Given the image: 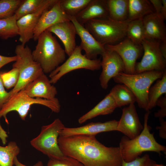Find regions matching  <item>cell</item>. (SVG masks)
<instances>
[{"instance_id": "obj_1", "label": "cell", "mask_w": 166, "mask_h": 166, "mask_svg": "<svg viewBox=\"0 0 166 166\" xmlns=\"http://www.w3.org/2000/svg\"><path fill=\"white\" fill-rule=\"evenodd\" d=\"M59 147L64 154L84 166H121L123 160L120 148L106 146L95 136H59Z\"/></svg>"}, {"instance_id": "obj_2", "label": "cell", "mask_w": 166, "mask_h": 166, "mask_svg": "<svg viewBox=\"0 0 166 166\" xmlns=\"http://www.w3.org/2000/svg\"><path fill=\"white\" fill-rule=\"evenodd\" d=\"M32 55L44 73H50L65 60L66 53L51 32L46 30L39 36Z\"/></svg>"}, {"instance_id": "obj_3", "label": "cell", "mask_w": 166, "mask_h": 166, "mask_svg": "<svg viewBox=\"0 0 166 166\" xmlns=\"http://www.w3.org/2000/svg\"><path fill=\"white\" fill-rule=\"evenodd\" d=\"M150 113L148 111L145 113L144 128L138 136L132 139L125 136L121 138L119 147L125 161H132L146 151L155 152L160 155L161 152H166V147L158 143L153 133L150 132L151 128L148 123Z\"/></svg>"}, {"instance_id": "obj_4", "label": "cell", "mask_w": 166, "mask_h": 166, "mask_svg": "<svg viewBox=\"0 0 166 166\" xmlns=\"http://www.w3.org/2000/svg\"><path fill=\"white\" fill-rule=\"evenodd\" d=\"M164 72L153 70L133 74L122 72L113 78L115 82L128 87L135 95L139 107L147 112L151 86L156 80L162 77Z\"/></svg>"}, {"instance_id": "obj_5", "label": "cell", "mask_w": 166, "mask_h": 166, "mask_svg": "<svg viewBox=\"0 0 166 166\" xmlns=\"http://www.w3.org/2000/svg\"><path fill=\"white\" fill-rule=\"evenodd\" d=\"M128 19L117 21L109 17L89 21L84 26L96 40L103 46L118 43L126 37Z\"/></svg>"}, {"instance_id": "obj_6", "label": "cell", "mask_w": 166, "mask_h": 166, "mask_svg": "<svg viewBox=\"0 0 166 166\" xmlns=\"http://www.w3.org/2000/svg\"><path fill=\"white\" fill-rule=\"evenodd\" d=\"M15 52L17 58L12 67L18 69L19 78L17 85L9 92L10 98L44 73L40 65L34 60L32 51L28 45H17Z\"/></svg>"}, {"instance_id": "obj_7", "label": "cell", "mask_w": 166, "mask_h": 166, "mask_svg": "<svg viewBox=\"0 0 166 166\" xmlns=\"http://www.w3.org/2000/svg\"><path fill=\"white\" fill-rule=\"evenodd\" d=\"M34 104L46 106L57 113L59 112L61 109L59 101L57 98L53 100L33 98L28 96L22 89L12 96L3 105L0 110V118L3 117L8 124L7 114L10 112L15 111L21 119L25 121L31 106Z\"/></svg>"}, {"instance_id": "obj_8", "label": "cell", "mask_w": 166, "mask_h": 166, "mask_svg": "<svg viewBox=\"0 0 166 166\" xmlns=\"http://www.w3.org/2000/svg\"><path fill=\"white\" fill-rule=\"evenodd\" d=\"M65 127L59 118L49 124L42 126L39 134L30 141L31 145L49 159H64L66 156L61 151L58 139L60 132Z\"/></svg>"}, {"instance_id": "obj_9", "label": "cell", "mask_w": 166, "mask_h": 166, "mask_svg": "<svg viewBox=\"0 0 166 166\" xmlns=\"http://www.w3.org/2000/svg\"><path fill=\"white\" fill-rule=\"evenodd\" d=\"M80 45H77L69 57L61 65L50 73L51 84H55L63 76L73 70L85 69L92 71L98 70L101 68V61L98 59H90L81 53Z\"/></svg>"}, {"instance_id": "obj_10", "label": "cell", "mask_w": 166, "mask_h": 166, "mask_svg": "<svg viewBox=\"0 0 166 166\" xmlns=\"http://www.w3.org/2000/svg\"><path fill=\"white\" fill-rule=\"evenodd\" d=\"M160 43L145 39L142 41L144 54L141 61L136 63L135 73L153 70L166 71V58L160 50Z\"/></svg>"}, {"instance_id": "obj_11", "label": "cell", "mask_w": 166, "mask_h": 166, "mask_svg": "<svg viewBox=\"0 0 166 166\" xmlns=\"http://www.w3.org/2000/svg\"><path fill=\"white\" fill-rule=\"evenodd\" d=\"M104 47L106 49L114 51L120 56L124 64V73H135L136 61L141 55L143 50L141 45L136 44L126 37L117 43L107 45Z\"/></svg>"}, {"instance_id": "obj_12", "label": "cell", "mask_w": 166, "mask_h": 166, "mask_svg": "<svg viewBox=\"0 0 166 166\" xmlns=\"http://www.w3.org/2000/svg\"><path fill=\"white\" fill-rule=\"evenodd\" d=\"M58 0H45L41 6L36 11L25 16L17 21L18 29L19 41L25 45L33 39L34 31L43 13L50 8Z\"/></svg>"}, {"instance_id": "obj_13", "label": "cell", "mask_w": 166, "mask_h": 166, "mask_svg": "<svg viewBox=\"0 0 166 166\" xmlns=\"http://www.w3.org/2000/svg\"><path fill=\"white\" fill-rule=\"evenodd\" d=\"M101 56V68L102 70L99 77V80L102 88L106 89L111 79L116 76L120 73L124 72L125 67L121 57L114 51L106 49Z\"/></svg>"}, {"instance_id": "obj_14", "label": "cell", "mask_w": 166, "mask_h": 166, "mask_svg": "<svg viewBox=\"0 0 166 166\" xmlns=\"http://www.w3.org/2000/svg\"><path fill=\"white\" fill-rule=\"evenodd\" d=\"M134 104H131L122 109L121 116L118 121L117 131L130 139L138 136L143 129Z\"/></svg>"}, {"instance_id": "obj_15", "label": "cell", "mask_w": 166, "mask_h": 166, "mask_svg": "<svg viewBox=\"0 0 166 166\" xmlns=\"http://www.w3.org/2000/svg\"><path fill=\"white\" fill-rule=\"evenodd\" d=\"M69 18L74 25L77 34L81 39L79 45L85 51V56L89 59H96L98 55H102L106 50L104 46L98 42L84 26L79 24L74 17Z\"/></svg>"}, {"instance_id": "obj_16", "label": "cell", "mask_w": 166, "mask_h": 166, "mask_svg": "<svg viewBox=\"0 0 166 166\" xmlns=\"http://www.w3.org/2000/svg\"><path fill=\"white\" fill-rule=\"evenodd\" d=\"M69 20H70L69 16L62 10L58 0L42 15L34 29L33 39L37 41L39 36L50 27L56 23Z\"/></svg>"}, {"instance_id": "obj_17", "label": "cell", "mask_w": 166, "mask_h": 166, "mask_svg": "<svg viewBox=\"0 0 166 166\" xmlns=\"http://www.w3.org/2000/svg\"><path fill=\"white\" fill-rule=\"evenodd\" d=\"M118 121L112 120L104 122H91L84 125L76 128H63L59 136L66 137L71 136L86 135L96 136L99 133L117 131Z\"/></svg>"}, {"instance_id": "obj_18", "label": "cell", "mask_w": 166, "mask_h": 166, "mask_svg": "<svg viewBox=\"0 0 166 166\" xmlns=\"http://www.w3.org/2000/svg\"><path fill=\"white\" fill-rule=\"evenodd\" d=\"M23 90L31 97L49 100L55 99L57 93L56 88L51 85L44 73L29 83Z\"/></svg>"}, {"instance_id": "obj_19", "label": "cell", "mask_w": 166, "mask_h": 166, "mask_svg": "<svg viewBox=\"0 0 166 166\" xmlns=\"http://www.w3.org/2000/svg\"><path fill=\"white\" fill-rule=\"evenodd\" d=\"M46 30L56 35L62 42L66 54L69 56L76 46V30L73 23L67 21L56 23Z\"/></svg>"}, {"instance_id": "obj_20", "label": "cell", "mask_w": 166, "mask_h": 166, "mask_svg": "<svg viewBox=\"0 0 166 166\" xmlns=\"http://www.w3.org/2000/svg\"><path fill=\"white\" fill-rule=\"evenodd\" d=\"M145 39L160 42L166 40V30L164 21L155 13L143 18Z\"/></svg>"}, {"instance_id": "obj_21", "label": "cell", "mask_w": 166, "mask_h": 166, "mask_svg": "<svg viewBox=\"0 0 166 166\" xmlns=\"http://www.w3.org/2000/svg\"><path fill=\"white\" fill-rule=\"evenodd\" d=\"M107 0H91L87 6L74 17L77 22L84 26L89 21L109 17Z\"/></svg>"}, {"instance_id": "obj_22", "label": "cell", "mask_w": 166, "mask_h": 166, "mask_svg": "<svg viewBox=\"0 0 166 166\" xmlns=\"http://www.w3.org/2000/svg\"><path fill=\"white\" fill-rule=\"evenodd\" d=\"M117 108L115 101L109 93L92 109L80 117L78 122L81 124L99 115L111 114Z\"/></svg>"}, {"instance_id": "obj_23", "label": "cell", "mask_w": 166, "mask_h": 166, "mask_svg": "<svg viewBox=\"0 0 166 166\" xmlns=\"http://www.w3.org/2000/svg\"><path fill=\"white\" fill-rule=\"evenodd\" d=\"M154 13V10L149 0H128L127 19L130 21L143 19Z\"/></svg>"}, {"instance_id": "obj_24", "label": "cell", "mask_w": 166, "mask_h": 166, "mask_svg": "<svg viewBox=\"0 0 166 166\" xmlns=\"http://www.w3.org/2000/svg\"><path fill=\"white\" fill-rule=\"evenodd\" d=\"M110 93L112 96L117 108L136 102V97L131 90L125 85L118 84L114 86Z\"/></svg>"}, {"instance_id": "obj_25", "label": "cell", "mask_w": 166, "mask_h": 166, "mask_svg": "<svg viewBox=\"0 0 166 166\" xmlns=\"http://www.w3.org/2000/svg\"><path fill=\"white\" fill-rule=\"evenodd\" d=\"M109 17L117 21L127 20L128 0H107Z\"/></svg>"}, {"instance_id": "obj_26", "label": "cell", "mask_w": 166, "mask_h": 166, "mask_svg": "<svg viewBox=\"0 0 166 166\" xmlns=\"http://www.w3.org/2000/svg\"><path fill=\"white\" fill-rule=\"evenodd\" d=\"M166 93V71L162 77L157 80L155 84L150 88L148 94V111L155 107L156 103L162 95Z\"/></svg>"}, {"instance_id": "obj_27", "label": "cell", "mask_w": 166, "mask_h": 166, "mask_svg": "<svg viewBox=\"0 0 166 166\" xmlns=\"http://www.w3.org/2000/svg\"><path fill=\"white\" fill-rule=\"evenodd\" d=\"M126 37L135 44L141 45L145 39V34L143 19L130 21L126 31Z\"/></svg>"}, {"instance_id": "obj_28", "label": "cell", "mask_w": 166, "mask_h": 166, "mask_svg": "<svg viewBox=\"0 0 166 166\" xmlns=\"http://www.w3.org/2000/svg\"><path fill=\"white\" fill-rule=\"evenodd\" d=\"M20 152V148L14 141L5 146L0 145V166H13L14 158Z\"/></svg>"}, {"instance_id": "obj_29", "label": "cell", "mask_w": 166, "mask_h": 166, "mask_svg": "<svg viewBox=\"0 0 166 166\" xmlns=\"http://www.w3.org/2000/svg\"><path fill=\"white\" fill-rule=\"evenodd\" d=\"M91 0H59L62 10L69 17H75L82 11Z\"/></svg>"}, {"instance_id": "obj_30", "label": "cell", "mask_w": 166, "mask_h": 166, "mask_svg": "<svg viewBox=\"0 0 166 166\" xmlns=\"http://www.w3.org/2000/svg\"><path fill=\"white\" fill-rule=\"evenodd\" d=\"M17 20L15 16L0 19V38L7 40L18 35Z\"/></svg>"}, {"instance_id": "obj_31", "label": "cell", "mask_w": 166, "mask_h": 166, "mask_svg": "<svg viewBox=\"0 0 166 166\" xmlns=\"http://www.w3.org/2000/svg\"><path fill=\"white\" fill-rule=\"evenodd\" d=\"M45 0H23L14 15L17 21L22 17L37 11Z\"/></svg>"}, {"instance_id": "obj_32", "label": "cell", "mask_w": 166, "mask_h": 166, "mask_svg": "<svg viewBox=\"0 0 166 166\" xmlns=\"http://www.w3.org/2000/svg\"><path fill=\"white\" fill-rule=\"evenodd\" d=\"M23 0H0V19L11 17Z\"/></svg>"}, {"instance_id": "obj_33", "label": "cell", "mask_w": 166, "mask_h": 166, "mask_svg": "<svg viewBox=\"0 0 166 166\" xmlns=\"http://www.w3.org/2000/svg\"><path fill=\"white\" fill-rule=\"evenodd\" d=\"M1 77L4 86L7 89L14 88L17 84L19 78L18 69L13 68L10 71L2 72Z\"/></svg>"}, {"instance_id": "obj_34", "label": "cell", "mask_w": 166, "mask_h": 166, "mask_svg": "<svg viewBox=\"0 0 166 166\" xmlns=\"http://www.w3.org/2000/svg\"><path fill=\"white\" fill-rule=\"evenodd\" d=\"M156 163L148 154H146L141 157H138L129 162H126L123 160L121 166H152Z\"/></svg>"}, {"instance_id": "obj_35", "label": "cell", "mask_w": 166, "mask_h": 166, "mask_svg": "<svg viewBox=\"0 0 166 166\" xmlns=\"http://www.w3.org/2000/svg\"><path fill=\"white\" fill-rule=\"evenodd\" d=\"M46 166H84L76 159L66 156L61 160L49 159Z\"/></svg>"}, {"instance_id": "obj_36", "label": "cell", "mask_w": 166, "mask_h": 166, "mask_svg": "<svg viewBox=\"0 0 166 166\" xmlns=\"http://www.w3.org/2000/svg\"><path fill=\"white\" fill-rule=\"evenodd\" d=\"M156 105L160 107V109L155 113L154 116L159 118H163L166 116V95L160 97L157 101Z\"/></svg>"}, {"instance_id": "obj_37", "label": "cell", "mask_w": 166, "mask_h": 166, "mask_svg": "<svg viewBox=\"0 0 166 166\" xmlns=\"http://www.w3.org/2000/svg\"><path fill=\"white\" fill-rule=\"evenodd\" d=\"M2 72L0 71V110L3 105L6 102L10 97L9 92H7L5 89L1 77ZM3 128L0 123V132L2 131Z\"/></svg>"}, {"instance_id": "obj_38", "label": "cell", "mask_w": 166, "mask_h": 166, "mask_svg": "<svg viewBox=\"0 0 166 166\" xmlns=\"http://www.w3.org/2000/svg\"><path fill=\"white\" fill-rule=\"evenodd\" d=\"M160 125L157 126L156 128L159 130V136L164 139H166V122L163 118H159Z\"/></svg>"}, {"instance_id": "obj_39", "label": "cell", "mask_w": 166, "mask_h": 166, "mask_svg": "<svg viewBox=\"0 0 166 166\" xmlns=\"http://www.w3.org/2000/svg\"><path fill=\"white\" fill-rule=\"evenodd\" d=\"M17 58L16 55L13 56L7 57L0 55V69L10 62L16 61Z\"/></svg>"}, {"instance_id": "obj_40", "label": "cell", "mask_w": 166, "mask_h": 166, "mask_svg": "<svg viewBox=\"0 0 166 166\" xmlns=\"http://www.w3.org/2000/svg\"><path fill=\"white\" fill-rule=\"evenodd\" d=\"M149 1L154 10L155 13L159 15L160 13L162 6L161 0H150Z\"/></svg>"}, {"instance_id": "obj_41", "label": "cell", "mask_w": 166, "mask_h": 166, "mask_svg": "<svg viewBox=\"0 0 166 166\" xmlns=\"http://www.w3.org/2000/svg\"><path fill=\"white\" fill-rule=\"evenodd\" d=\"M13 164L15 166H30L26 165L19 161L17 156L15 157L14 160ZM30 166H44L42 162L40 161L38 162L34 165Z\"/></svg>"}, {"instance_id": "obj_42", "label": "cell", "mask_w": 166, "mask_h": 166, "mask_svg": "<svg viewBox=\"0 0 166 166\" xmlns=\"http://www.w3.org/2000/svg\"><path fill=\"white\" fill-rule=\"evenodd\" d=\"M162 6L160 14L158 15L164 21L166 19V0H161Z\"/></svg>"}, {"instance_id": "obj_43", "label": "cell", "mask_w": 166, "mask_h": 166, "mask_svg": "<svg viewBox=\"0 0 166 166\" xmlns=\"http://www.w3.org/2000/svg\"><path fill=\"white\" fill-rule=\"evenodd\" d=\"M160 48L163 56L166 58V40L160 42Z\"/></svg>"}, {"instance_id": "obj_44", "label": "cell", "mask_w": 166, "mask_h": 166, "mask_svg": "<svg viewBox=\"0 0 166 166\" xmlns=\"http://www.w3.org/2000/svg\"><path fill=\"white\" fill-rule=\"evenodd\" d=\"M152 166H166L165 165H164L163 164H157L156 163L155 164L153 165Z\"/></svg>"}]
</instances>
